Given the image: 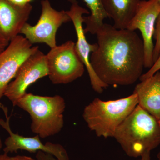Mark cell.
Wrapping results in <instances>:
<instances>
[{
	"label": "cell",
	"instance_id": "obj_21",
	"mask_svg": "<svg viewBox=\"0 0 160 160\" xmlns=\"http://www.w3.org/2000/svg\"><path fill=\"white\" fill-rule=\"evenodd\" d=\"M9 160H36L30 157L26 156L17 155L14 157H10Z\"/></svg>",
	"mask_w": 160,
	"mask_h": 160
},
{
	"label": "cell",
	"instance_id": "obj_15",
	"mask_svg": "<svg viewBox=\"0 0 160 160\" xmlns=\"http://www.w3.org/2000/svg\"><path fill=\"white\" fill-rule=\"evenodd\" d=\"M72 3L77 0H67ZM90 10L89 16L83 17V23L86 24L84 29L85 33L96 34L104 25V21L108 17L102 0H82Z\"/></svg>",
	"mask_w": 160,
	"mask_h": 160
},
{
	"label": "cell",
	"instance_id": "obj_3",
	"mask_svg": "<svg viewBox=\"0 0 160 160\" xmlns=\"http://www.w3.org/2000/svg\"><path fill=\"white\" fill-rule=\"evenodd\" d=\"M15 106L29 113L31 131L40 138L54 136L64 127L66 102L61 96H44L26 93L18 100Z\"/></svg>",
	"mask_w": 160,
	"mask_h": 160
},
{
	"label": "cell",
	"instance_id": "obj_5",
	"mask_svg": "<svg viewBox=\"0 0 160 160\" xmlns=\"http://www.w3.org/2000/svg\"><path fill=\"white\" fill-rule=\"evenodd\" d=\"M49 79L53 84H66L81 78L85 66L75 49V43L68 41L51 48L46 55Z\"/></svg>",
	"mask_w": 160,
	"mask_h": 160
},
{
	"label": "cell",
	"instance_id": "obj_22",
	"mask_svg": "<svg viewBox=\"0 0 160 160\" xmlns=\"http://www.w3.org/2000/svg\"><path fill=\"white\" fill-rule=\"evenodd\" d=\"M140 160H150V152H146L141 157Z\"/></svg>",
	"mask_w": 160,
	"mask_h": 160
},
{
	"label": "cell",
	"instance_id": "obj_25",
	"mask_svg": "<svg viewBox=\"0 0 160 160\" xmlns=\"http://www.w3.org/2000/svg\"><path fill=\"white\" fill-rule=\"evenodd\" d=\"M158 160H160V151L159 152L157 155Z\"/></svg>",
	"mask_w": 160,
	"mask_h": 160
},
{
	"label": "cell",
	"instance_id": "obj_14",
	"mask_svg": "<svg viewBox=\"0 0 160 160\" xmlns=\"http://www.w3.org/2000/svg\"><path fill=\"white\" fill-rule=\"evenodd\" d=\"M141 0H102L108 15L117 29H126L134 16Z\"/></svg>",
	"mask_w": 160,
	"mask_h": 160
},
{
	"label": "cell",
	"instance_id": "obj_1",
	"mask_svg": "<svg viewBox=\"0 0 160 160\" xmlns=\"http://www.w3.org/2000/svg\"><path fill=\"white\" fill-rule=\"evenodd\" d=\"M96 34L98 48L90 55V62L98 78L108 87L136 82L144 67L142 39L135 31L105 23Z\"/></svg>",
	"mask_w": 160,
	"mask_h": 160
},
{
	"label": "cell",
	"instance_id": "obj_16",
	"mask_svg": "<svg viewBox=\"0 0 160 160\" xmlns=\"http://www.w3.org/2000/svg\"><path fill=\"white\" fill-rule=\"evenodd\" d=\"M153 38L156 41L153 52V60L154 63L158 57L160 50V12L156 22Z\"/></svg>",
	"mask_w": 160,
	"mask_h": 160
},
{
	"label": "cell",
	"instance_id": "obj_4",
	"mask_svg": "<svg viewBox=\"0 0 160 160\" xmlns=\"http://www.w3.org/2000/svg\"><path fill=\"white\" fill-rule=\"evenodd\" d=\"M133 93L118 99L103 101L96 98L85 107L83 118L98 137L113 138L116 130L138 105Z\"/></svg>",
	"mask_w": 160,
	"mask_h": 160
},
{
	"label": "cell",
	"instance_id": "obj_8",
	"mask_svg": "<svg viewBox=\"0 0 160 160\" xmlns=\"http://www.w3.org/2000/svg\"><path fill=\"white\" fill-rule=\"evenodd\" d=\"M39 49L23 36L18 35L10 41L6 49L0 54V100L14 79L22 64ZM0 107L5 108L0 102Z\"/></svg>",
	"mask_w": 160,
	"mask_h": 160
},
{
	"label": "cell",
	"instance_id": "obj_27",
	"mask_svg": "<svg viewBox=\"0 0 160 160\" xmlns=\"http://www.w3.org/2000/svg\"><path fill=\"white\" fill-rule=\"evenodd\" d=\"M29 2H31L32 1V0H29Z\"/></svg>",
	"mask_w": 160,
	"mask_h": 160
},
{
	"label": "cell",
	"instance_id": "obj_23",
	"mask_svg": "<svg viewBox=\"0 0 160 160\" xmlns=\"http://www.w3.org/2000/svg\"><path fill=\"white\" fill-rule=\"evenodd\" d=\"M9 157H10L6 153H4L3 154H0V160H9Z\"/></svg>",
	"mask_w": 160,
	"mask_h": 160
},
{
	"label": "cell",
	"instance_id": "obj_26",
	"mask_svg": "<svg viewBox=\"0 0 160 160\" xmlns=\"http://www.w3.org/2000/svg\"><path fill=\"white\" fill-rule=\"evenodd\" d=\"M158 3H159V4L160 5V0H158Z\"/></svg>",
	"mask_w": 160,
	"mask_h": 160
},
{
	"label": "cell",
	"instance_id": "obj_18",
	"mask_svg": "<svg viewBox=\"0 0 160 160\" xmlns=\"http://www.w3.org/2000/svg\"><path fill=\"white\" fill-rule=\"evenodd\" d=\"M36 160H58L53 156L44 152L43 151H39L36 155Z\"/></svg>",
	"mask_w": 160,
	"mask_h": 160
},
{
	"label": "cell",
	"instance_id": "obj_17",
	"mask_svg": "<svg viewBox=\"0 0 160 160\" xmlns=\"http://www.w3.org/2000/svg\"><path fill=\"white\" fill-rule=\"evenodd\" d=\"M160 70V50L159 53L158 57L157 60L155 61L154 63L153 66L151 68L149 69L148 72L146 73H144L141 76L140 78V80L141 81H143L150 78V77L152 76L155 73H156L157 72Z\"/></svg>",
	"mask_w": 160,
	"mask_h": 160
},
{
	"label": "cell",
	"instance_id": "obj_20",
	"mask_svg": "<svg viewBox=\"0 0 160 160\" xmlns=\"http://www.w3.org/2000/svg\"><path fill=\"white\" fill-rule=\"evenodd\" d=\"M10 42L0 37V54L4 51L9 45Z\"/></svg>",
	"mask_w": 160,
	"mask_h": 160
},
{
	"label": "cell",
	"instance_id": "obj_2",
	"mask_svg": "<svg viewBox=\"0 0 160 160\" xmlns=\"http://www.w3.org/2000/svg\"><path fill=\"white\" fill-rule=\"evenodd\" d=\"M113 138L127 156L141 157L160 145V124L138 105L118 127Z\"/></svg>",
	"mask_w": 160,
	"mask_h": 160
},
{
	"label": "cell",
	"instance_id": "obj_9",
	"mask_svg": "<svg viewBox=\"0 0 160 160\" xmlns=\"http://www.w3.org/2000/svg\"><path fill=\"white\" fill-rule=\"evenodd\" d=\"M160 12L158 0H141L136 12L127 26L129 30L141 32L144 45V67L151 68L154 64L153 36L156 22Z\"/></svg>",
	"mask_w": 160,
	"mask_h": 160
},
{
	"label": "cell",
	"instance_id": "obj_7",
	"mask_svg": "<svg viewBox=\"0 0 160 160\" xmlns=\"http://www.w3.org/2000/svg\"><path fill=\"white\" fill-rule=\"evenodd\" d=\"M49 75L46 55L39 49L29 57L19 68L5 92V96L15 106L26 89L38 80Z\"/></svg>",
	"mask_w": 160,
	"mask_h": 160
},
{
	"label": "cell",
	"instance_id": "obj_11",
	"mask_svg": "<svg viewBox=\"0 0 160 160\" xmlns=\"http://www.w3.org/2000/svg\"><path fill=\"white\" fill-rule=\"evenodd\" d=\"M66 12L73 23L77 37V41L75 43L76 50L87 69L92 89L98 93H102L104 89L108 86L98 78L90 62V54L97 49L98 44H90L88 42L83 27V15L89 14L90 12L87 9L79 6L78 1L72 3L70 9Z\"/></svg>",
	"mask_w": 160,
	"mask_h": 160
},
{
	"label": "cell",
	"instance_id": "obj_19",
	"mask_svg": "<svg viewBox=\"0 0 160 160\" xmlns=\"http://www.w3.org/2000/svg\"><path fill=\"white\" fill-rule=\"evenodd\" d=\"M10 2L16 6H23L30 3L29 0H9Z\"/></svg>",
	"mask_w": 160,
	"mask_h": 160
},
{
	"label": "cell",
	"instance_id": "obj_12",
	"mask_svg": "<svg viewBox=\"0 0 160 160\" xmlns=\"http://www.w3.org/2000/svg\"><path fill=\"white\" fill-rule=\"evenodd\" d=\"M32 9L30 3L20 6L9 0H0V37L10 42L19 35Z\"/></svg>",
	"mask_w": 160,
	"mask_h": 160
},
{
	"label": "cell",
	"instance_id": "obj_10",
	"mask_svg": "<svg viewBox=\"0 0 160 160\" xmlns=\"http://www.w3.org/2000/svg\"><path fill=\"white\" fill-rule=\"evenodd\" d=\"M7 111V109L4 111L6 116V120L0 118V126L9 134L4 142V153L8 154L17 152L19 150L30 152L41 151L53 156L58 160H69L68 152L61 144L51 142L43 143L37 135L33 137H26L13 132L10 127V117L8 116Z\"/></svg>",
	"mask_w": 160,
	"mask_h": 160
},
{
	"label": "cell",
	"instance_id": "obj_6",
	"mask_svg": "<svg viewBox=\"0 0 160 160\" xmlns=\"http://www.w3.org/2000/svg\"><path fill=\"white\" fill-rule=\"evenodd\" d=\"M42 12L39 19L35 26L26 23L20 34L31 44L45 43L50 48L57 46L56 34L58 29L64 23L71 21L66 11H58L52 8L49 0L41 2Z\"/></svg>",
	"mask_w": 160,
	"mask_h": 160
},
{
	"label": "cell",
	"instance_id": "obj_13",
	"mask_svg": "<svg viewBox=\"0 0 160 160\" xmlns=\"http://www.w3.org/2000/svg\"><path fill=\"white\" fill-rule=\"evenodd\" d=\"M133 93L137 95L138 105L154 116L160 124V71L141 81Z\"/></svg>",
	"mask_w": 160,
	"mask_h": 160
},
{
	"label": "cell",
	"instance_id": "obj_24",
	"mask_svg": "<svg viewBox=\"0 0 160 160\" xmlns=\"http://www.w3.org/2000/svg\"><path fill=\"white\" fill-rule=\"evenodd\" d=\"M2 140L0 137V150L2 149Z\"/></svg>",
	"mask_w": 160,
	"mask_h": 160
}]
</instances>
